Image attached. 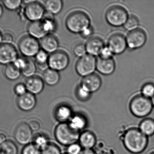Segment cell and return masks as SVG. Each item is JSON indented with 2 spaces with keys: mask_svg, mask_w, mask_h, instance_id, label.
<instances>
[{
  "mask_svg": "<svg viewBox=\"0 0 154 154\" xmlns=\"http://www.w3.org/2000/svg\"><path fill=\"white\" fill-rule=\"evenodd\" d=\"M124 146L131 153L139 154L143 152L148 144V137L138 128L131 127L122 136Z\"/></svg>",
  "mask_w": 154,
  "mask_h": 154,
  "instance_id": "obj_1",
  "label": "cell"
},
{
  "mask_svg": "<svg viewBox=\"0 0 154 154\" xmlns=\"http://www.w3.org/2000/svg\"><path fill=\"white\" fill-rule=\"evenodd\" d=\"M66 26L69 30L73 33H81L90 27V20L87 14L81 11H76L67 17Z\"/></svg>",
  "mask_w": 154,
  "mask_h": 154,
  "instance_id": "obj_2",
  "label": "cell"
},
{
  "mask_svg": "<svg viewBox=\"0 0 154 154\" xmlns=\"http://www.w3.org/2000/svg\"><path fill=\"white\" fill-rule=\"evenodd\" d=\"M153 106L151 99L142 95L134 96L129 103L131 113L136 117L142 118L149 115L152 111Z\"/></svg>",
  "mask_w": 154,
  "mask_h": 154,
  "instance_id": "obj_3",
  "label": "cell"
},
{
  "mask_svg": "<svg viewBox=\"0 0 154 154\" xmlns=\"http://www.w3.org/2000/svg\"><path fill=\"white\" fill-rule=\"evenodd\" d=\"M55 136L60 144L69 146L79 141L80 133L73 130L68 123H61L56 127Z\"/></svg>",
  "mask_w": 154,
  "mask_h": 154,
  "instance_id": "obj_4",
  "label": "cell"
},
{
  "mask_svg": "<svg viewBox=\"0 0 154 154\" xmlns=\"http://www.w3.org/2000/svg\"><path fill=\"white\" fill-rule=\"evenodd\" d=\"M128 17L126 10L120 5H113L106 12V20L109 24L115 27L125 24Z\"/></svg>",
  "mask_w": 154,
  "mask_h": 154,
  "instance_id": "obj_5",
  "label": "cell"
},
{
  "mask_svg": "<svg viewBox=\"0 0 154 154\" xmlns=\"http://www.w3.org/2000/svg\"><path fill=\"white\" fill-rule=\"evenodd\" d=\"M97 61L94 56L86 54L79 59L76 65V70L79 75L85 77L93 74L97 69Z\"/></svg>",
  "mask_w": 154,
  "mask_h": 154,
  "instance_id": "obj_6",
  "label": "cell"
},
{
  "mask_svg": "<svg viewBox=\"0 0 154 154\" xmlns=\"http://www.w3.org/2000/svg\"><path fill=\"white\" fill-rule=\"evenodd\" d=\"M69 61V57L66 52L58 50L49 56L48 65L51 69L61 71L68 67Z\"/></svg>",
  "mask_w": 154,
  "mask_h": 154,
  "instance_id": "obj_7",
  "label": "cell"
},
{
  "mask_svg": "<svg viewBox=\"0 0 154 154\" xmlns=\"http://www.w3.org/2000/svg\"><path fill=\"white\" fill-rule=\"evenodd\" d=\"M19 47L22 54L27 57H35L40 50L38 42L31 36L23 37L19 42Z\"/></svg>",
  "mask_w": 154,
  "mask_h": 154,
  "instance_id": "obj_8",
  "label": "cell"
},
{
  "mask_svg": "<svg viewBox=\"0 0 154 154\" xmlns=\"http://www.w3.org/2000/svg\"><path fill=\"white\" fill-rule=\"evenodd\" d=\"M147 36L145 31L140 28H137L130 31L126 38L127 45L133 49H139L143 47L146 42Z\"/></svg>",
  "mask_w": 154,
  "mask_h": 154,
  "instance_id": "obj_9",
  "label": "cell"
},
{
  "mask_svg": "<svg viewBox=\"0 0 154 154\" xmlns=\"http://www.w3.org/2000/svg\"><path fill=\"white\" fill-rule=\"evenodd\" d=\"M24 14L27 19L32 22L40 20L45 14V9L41 4L32 1L25 6Z\"/></svg>",
  "mask_w": 154,
  "mask_h": 154,
  "instance_id": "obj_10",
  "label": "cell"
},
{
  "mask_svg": "<svg viewBox=\"0 0 154 154\" xmlns=\"http://www.w3.org/2000/svg\"><path fill=\"white\" fill-rule=\"evenodd\" d=\"M18 56L17 50L13 45L4 43L0 45V64L13 63L18 58Z\"/></svg>",
  "mask_w": 154,
  "mask_h": 154,
  "instance_id": "obj_11",
  "label": "cell"
},
{
  "mask_svg": "<svg viewBox=\"0 0 154 154\" xmlns=\"http://www.w3.org/2000/svg\"><path fill=\"white\" fill-rule=\"evenodd\" d=\"M126 39L123 34L115 33L109 37L108 42V47L113 54H120L123 53L127 47Z\"/></svg>",
  "mask_w": 154,
  "mask_h": 154,
  "instance_id": "obj_12",
  "label": "cell"
},
{
  "mask_svg": "<svg viewBox=\"0 0 154 154\" xmlns=\"http://www.w3.org/2000/svg\"><path fill=\"white\" fill-rule=\"evenodd\" d=\"M14 137L20 144L27 145L33 139L32 130L28 124L21 123L15 129Z\"/></svg>",
  "mask_w": 154,
  "mask_h": 154,
  "instance_id": "obj_13",
  "label": "cell"
},
{
  "mask_svg": "<svg viewBox=\"0 0 154 154\" xmlns=\"http://www.w3.org/2000/svg\"><path fill=\"white\" fill-rule=\"evenodd\" d=\"M101 85V79L99 76L93 73L83 78L81 86L88 92L91 93L97 91Z\"/></svg>",
  "mask_w": 154,
  "mask_h": 154,
  "instance_id": "obj_14",
  "label": "cell"
},
{
  "mask_svg": "<svg viewBox=\"0 0 154 154\" xmlns=\"http://www.w3.org/2000/svg\"><path fill=\"white\" fill-rule=\"evenodd\" d=\"M85 47L88 54L95 57L100 55L105 46L104 42L101 39L98 37H93L87 41Z\"/></svg>",
  "mask_w": 154,
  "mask_h": 154,
  "instance_id": "obj_15",
  "label": "cell"
},
{
  "mask_svg": "<svg viewBox=\"0 0 154 154\" xmlns=\"http://www.w3.org/2000/svg\"><path fill=\"white\" fill-rule=\"evenodd\" d=\"M29 33L35 39H42L48 34L45 24L42 20L32 22L28 27Z\"/></svg>",
  "mask_w": 154,
  "mask_h": 154,
  "instance_id": "obj_16",
  "label": "cell"
},
{
  "mask_svg": "<svg viewBox=\"0 0 154 154\" xmlns=\"http://www.w3.org/2000/svg\"><path fill=\"white\" fill-rule=\"evenodd\" d=\"M18 106L21 109L25 111L32 110L36 105V99L33 94L27 92L23 96H20L17 100Z\"/></svg>",
  "mask_w": 154,
  "mask_h": 154,
  "instance_id": "obj_17",
  "label": "cell"
},
{
  "mask_svg": "<svg viewBox=\"0 0 154 154\" xmlns=\"http://www.w3.org/2000/svg\"><path fill=\"white\" fill-rule=\"evenodd\" d=\"M25 85L28 92L34 95L39 94L44 88L43 80L37 76L28 78L25 81Z\"/></svg>",
  "mask_w": 154,
  "mask_h": 154,
  "instance_id": "obj_18",
  "label": "cell"
},
{
  "mask_svg": "<svg viewBox=\"0 0 154 154\" xmlns=\"http://www.w3.org/2000/svg\"><path fill=\"white\" fill-rule=\"evenodd\" d=\"M115 62L112 58L103 59L100 58L97 60V69L101 74L105 75H110L115 71Z\"/></svg>",
  "mask_w": 154,
  "mask_h": 154,
  "instance_id": "obj_19",
  "label": "cell"
},
{
  "mask_svg": "<svg viewBox=\"0 0 154 154\" xmlns=\"http://www.w3.org/2000/svg\"><path fill=\"white\" fill-rule=\"evenodd\" d=\"M79 144L84 149H92L97 144L95 135L90 131H84L80 134Z\"/></svg>",
  "mask_w": 154,
  "mask_h": 154,
  "instance_id": "obj_20",
  "label": "cell"
},
{
  "mask_svg": "<svg viewBox=\"0 0 154 154\" xmlns=\"http://www.w3.org/2000/svg\"><path fill=\"white\" fill-rule=\"evenodd\" d=\"M41 46L46 52L53 53L57 51L59 46L57 39L52 34H47L41 41Z\"/></svg>",
  "mask_w": 154,
  "mask_h": 154,
  "instance_id": "obj_21",
  "label": "cell"
},
{
  "mask_svg": "<svg viewBox=\"0 0 154 154\" xmlns=\"http://www.w3.org/2000/svg\"><path fill=\"white\" fill-rule=\"evenodd\" d=\"M55 115L56 119L60 123H67L73 116V112L69 106L62 105L59 106L56 108Z\"/></svg>",
  "mask_w": 154,
  "mask_h": 154,
  "instance_id": "obj_22",
  "label": "cell"
},
{
  "mask_svg": "<svg viewBox=\"0 0 154 154\" xmlns=\"http://www.w3.org/2000/svg\"><path fill=\"white\" fill-rule=\"evenodd\" d=\"M68 123L73 130L79 133L84 130L88 124L87 119L80 114L73 115Z\"/></svg>",
  "mask_w": 154,
  "mask_h": 154,
  "instance_id": "obj_23",
  "label": "cell"
},
{
  "mask_svg": "<svg viewBox=\"0 0 154 154\" xmlns=\"http://www.w3.org/2000/svg\"><path fill=\"white\" fill-rule=\"evenodd\" d=\"M139 130L145 135L148 137L154 135V119L151 118H146L140 122Z\"/></svg>",
  "mask_w": 154,
  "mask_h": 154,
  "instance_id": "obj_24",
  "label": "cell"
},
{
  "mask_svg": "<svg viewBox=\"0 0 154 154\" xmlns=\"http://www.w3.org/2000/svg\"><path fill=\"white\" fill-rule=\"evenodd\" d=\"M43 77L46 84L52 86L57 84L60 79V76L57 71L48 68L44 71Z\"/></svg>",
  "mask_w": 154,
  "mask_h": 154,
  "instance_id": "obj_25",
  "label": "cell"
},
{
  "mask_svg": "<svg viewBox=\"0 0 154 154\" xmlns=\"http://www.w3.org/2000/svg\"><path fill=\"white\" fill-rule=\"evenodd\" d=\"M63 2L61 0H48L45 2V7L48 12L57 14L62 10Z\"/></svg>",
  "mask_w": 154,
  "mask_h": 154,
  "instance_id": "obj_26",
  "label": "cell"
},
{
  "mask_svg": "<svg viewBox=\"0 0 154 154\" xmlns=\"http://www.w3.org/2000/svg\"><path fill=\"white\" fill-rule=\"evenodd\" d=\"M21 71L14 63L6 65L4 70L5 77L10 80H14L19 78Z\"/></svg>",
  "mask_w": 154,
  "mask_h": 154,
  "instance_id": "obj_27",
  "label": "cell"
},
{
  "mask_svg": "<svg viewBox=\"0 0 154 154\" xmlns=\"http://www.w3.org/2000/svg\"><path fill=\"white\" fill-rule=\"evenodd\" d=\"M36 71V66L34 61L31 59L25 58L24 66L21 72L23 76L28 78L33 77Z\"/></svg>",
  "mask_w": 154,
  "mask_h": 154,
  "instance_id": "obj_28",
  "label": "cell"
},
{
  "mask_svg": "<svg viewBox=\"0 0 154 154\" xmlns=\"http://www.w3.org/2000/svg\"><path fill=\"white\" fill-rule=\"evenodd\" d=\"M49 56L48 53L43 50H40L35 56V60L38 64L39 68L41 70L47 69Z\"/></svg>",
  "mask_w": 154,
  "mask_h": 154,
  "instance_id": "obj_29",
  "label": "cell"
},
{
  "mask_svg": "<svg viewBox=\"0 0 154 154\" xmlns=\"http://www.w3.org/2000/svg\"><path fill=\"white\" fill-rule=\"evenodd\" d=\"M32 140V143L37 146L41 151L46 148L50 143L48 138L43 134H38L34 137Z\"/></svg>",
  "mask_w": 154,
  "mask_h": 154,
  "instance_id": "obj_30",
  "label": "cell"
},
{
  "mask_svg": "<svg viewBox=\"0 0 154 154\" xmlns=\"http://www.w3.org/2000/svg\"><path fill=\"white\" fill-rule=\"evenodd\" d=\"M42 20L45 24L48 33L54 31L56 30V24L53 14L48 12L46 13L43 16Z\"/></svg>",
  "mask_w": 154,
  "mask_h": 154,
  "instance_id": "obj_31",
  "label": "cell"
},
{
  "mask_svg": "<svg viewBox=\"0 0 154 154\" xmlns=\"http://www.w3.org/2000/svg\"><path fill=\"white\" fill-rule=\"evenodd\" d=\"M0 152L3 154H17L18 148L11 141H6L1 145Z\"/></svg>",
  "mask_w": 154,
  "mask_h": 154,
  "instance_id": "obj_32",
  "label": "cell"
},
{
  "mask_svg": "<svg viewBox=\"0 0 154 154\" xmlns=\"http://www.w3.org/2000/svg\"><path fill=\"white\" fill-rule=\"evenodd\" d=\"M139 24V20L135 15H131L128 18L126 22L124 24L125 28L127 30H132L136 29Z\"/></svg>",
  "mask_w": 154,
  "mask_h": 154,
  "instance_id": "obj_33",
  "label": "cell"
},
{
  "mask_svg": "<svg viewBox=\"0 0 154 154\" xmlns=\"http://www.w3.org/2000/svg\"><path fill=\"white\" fill-rule=\"evenodd\" d=\"M142 93L146 97L152 99L154 96V84L147 83L144 85L142 87Z\"/></svg>",
  "mask_w": 154,
  "mask_h": 154,
  "instance_id": "obj_34",
  "label": "cell"
},
{
  "mask_svg": "<svg viewBox=\"0 0 154 154\" xmlns=\"http://www.w3.org/2000/svg\"><path fill=\"white\" fill-rule=\"evenodd\" d=\"M40 154H61V152L57 146L50 143L46 148L41 151Z\"/></svg>",
  "mask_w": 154,
  "mask_h": 154,
  "instance_id": "obj_35",
  "label": "cell"
},
{
  "mask_svg": "<svg viewBox=\"0 0 154 154\" xmlns=\"http://www.w3.org/2000/svg\"><path fill=\"white\" fill-rule=\"evenodd\" d=\"M91 94V93L88 92L81 86L77 88L76 91L77 97L82 101H86L88 100L90 97Z\"/></svg>",
  "mask_w": 154,
  "mask_h": 154,
  "instance_id": "obj_36",
  "label": "cell"
},
{
  "mask_svg": "<svg viewBox=\"0 0 154 154\" xmlns=\"http://www.w3.org/2000/svg\"><path fill=\"white\" fill-rule=\"evenodd\" d=\"M41 151L33 143L25 146L23 149L22 154H40Z\"/></svg>",
  "mask_w": 154,
  "mask_h": 154,
  "instance_id": "obj_37",
  "label": "cell"
},
{
  "mask_svg": "<svg viewBox=\"0 0 154 154\" xmlns=\"http://www.w3.org/2000/svg\"><path fill=\"white\" fill-rule=\"evenodd\" d=\"M22 1H3L5 6L8 10L13 11L18 9L21 4Z\"/></svg>",
  "mask_w": 154,
  "mask_h": 154,
  "instance_id": "obj_38",
  "label": "cell"
},
{
  "mask_svg": "<svg viewBox=\"0 0 154 154\" xmlns=\"http://www.w3.org/2000/svg\"><path fill=\"white\" fill-rule=\"evenodd\" d=\"M74 54L78 57H83L86 55V49L85 45L82 43H78L75 45L74 48Z\"/></svg>",
  "mask_w": 154,
  "mask_h": 154,
  "instance_id": "obj_39",
  "label": "cell"
},
{
  "mask_svg": "<svg viewBox=\"0 0 154 154\" xmlns=\"http://www.w3.org/2000/svg\"><path fill=\"white\" fill-rule=\"evenodd\" d=\"M82 147L77 143L72 144L68 146L66 153L68 154H80L82 151Z\"/></svg>",
  "mask_w": 154,
  "mask_h": 154,
  "instance_id": "obj_40",
  "label": "cell"
},
{
  "mask_svg": "<svg viewBox=\"0 0 154 154\" xmlns=\"http://www.w3.org/2000/svg\"><path fill=\"white\" fill-rule=\"evenodd\" d=\"M113 53L108 46H105L100 53V58L103 59H109L112 58Z\"/></svg>",
  "mask_w": 154,
  "mask_h": 154,
  "instance_id": "obj_41",
  "label": "cell"
},
{
  "mask_svg": "<svg viewBox=\"0 0 154 154\" xmlns=\"http://www.w3.org/2000/svg\"><path fill=\"white\" fill-rule=\"evenodd\" d=\"M27 89H26L25 85L23 84H17L15 86V88H14V91L15 93L17 95L20 96H23V95L27 93Z\"/></svg>",
  "mask_w": 154,
  "mask_h": 154,
  "instance_id": "obj_42",
  "label": "cell"
},
{
  "mask_svg": "<svg viewBox=\"0 0 154 154\" xmlns=\"http://www.w3.org/2000/svg\"><path fill=\"white\" fill-rule=\"evenodd\" d=\"M28 125L32 131H38L40 128V124L36 119H32V120H30Z\"/></svg>",
  "mask_w": 154,
  "mask_h": 154,
  "instance_id": "obj_43",
  "label": "cell"
},
{
  "mask_svg": "<svg viewBox=\"0 0 154 154\" xmlns=\"http://www.w3.org/2000/svg\"><path fill=\"white\" fill-rule=\"evenodd\" d=\"M13 41V37L10 33H5L2 35V42L4 43L11 44Z\"/></svg>",
  "mask_w": 154,
  "mask_h": 154,
  "instance_id": "obj_44",
  "label": "cell"
},
{
  "mask_svg": "<svg viewBox=\"0 0 154 154\" xmlns=\"http://www.w3.org/2000/svg\"><path fill=\"white\" fill-rule=\"evenodd\" d=\"M93 33V30L92 28L90 26L88 29L83 31L81 34L82 36L84 38H88V37L90 36Z\"/></svg>",
  "mask_w": 154,
  "mask_h": 154,
  "instance_id": "obj_45",
  "label": "cell"
},
{
  "mask_svg": "<svg viewBox=\"0 0 154 154\" xmlns=\"http://www.w3.org/2000/svg\"><path fill=\"white\" fill-rule=\"evenodd\" d=\"M6 141V136L4 133L0 132V145H2Z\"/></svg>",
  "mask_w": 154,
  "mask_h": 154,
  "instance_id": "obj_46",
  "label": "cell"
},
{
  "mask_svg": "<svg viewBox=\"0 0 154 154\" xmlns=\"http://www.w3.org/2000/svg\"><path fill=\"white\" fill-rule=\"evenodd\" d=\"M80 154H97L92 149H83Z\"/></svg>",
  "mask_w": 154,
  "mask_h": 154,
  "instance_id": "obj_47",
  "label": "cell"
},
{
  "mask_svg": "<svg viewBox=\"0 0 154 154\" xmlns=\"http://www.w3.org/2000/svg\"><path fill=\"white\" fill-rule=\"evenodd\" d=\"M3 12V10L2 7V5H0V18L2 17V15Z\"/></svg>",
  "mask_w": 154,
  "mask_h": 154,
  "instance_id": "obj_48",
  "label": "cell"
},
{
  "mask_svg": "<svg viewBox=\"0 0 154 154\" xmlns=\"http://www.w3.org/2000/svg\"><path fill=\"white\" fill-rule=\"evenodd\" d=\"M2 41V33L0 32V45H1Z\"/></svg>",
  "mask_w": 154,
  "mask_h": 154,
  "instance_id": "obj_49",
  "label": "cell"
},
{
  "mask_svg": "<svg viewBox=\"0 0 154 154\" xmlns=\"http://www.w3.org/2000/svg\"><path fill=\"white\" fill-rule=\"evenodd\" d=\"M151 101H152V104L154 108V96H153V97L151 99Z\"/></svg>",
  "mask_w": 154,
  "mask_h": 154,
  "instance_id": "obj_50",
  "label": "cell"
},
{
  "mask_svg": "<svg viewBox=\"0 0 154 154\" xmlns=\"http://www.w3.org/2000/svg\"><path fill=\"white\" fill-rule=\"evenodd\" d=\"M149 154H154V151L153 152H152L150 153Z\"/></svg>",
  "mask_w": 154,
  "mask_h": 154,
  "instance_id": "obj_51",
  "label": "cell"
},
{
  "mask_svg": "<svg viewBox=\"0 0 154 154\" xmlns=\"http://www.w3.org/2000/svg\"><path fill=\"white\" fill-rule=\"evenodd\" d=\"M67 154V153H66V154Z\"/></svg>",
  "mask_w": 154,
  "mask_h": 154,
  "instance_id": "obj_52",
  "label": "cell"
}]
</instances>
